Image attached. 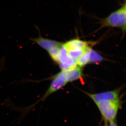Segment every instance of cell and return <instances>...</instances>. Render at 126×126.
<instances>
[{
  "instance_id": "cell-9",
  "label": "cell",
  "mask_w": 126,
  "mask_h": 126,
  "mask_svg": "<svg viewBox=\"0 0 126 126\" xmlns=\"http://www.w3.org/2000/svg\"><path fill=\"white\" fill-rule=\"evenodd\" d=\"M61 46L59 47H55V48H52L49 51H47L49 56H50V58L53 60V61L58 64L60 50V47Z\"/></svg>"
},
{
  "instance_id": "cell-4",
  "label": "cell",
  "mask_w": 126,
  "mask_h": 126,
  "mask_svg": "<svg viewBox=\"0 0 126 126\" xmlns=\"http://www.w3.org/2000/svg\"><path fill=\"white\" fill-rule=\"evenodd\" d=\"M59 64L62 71L70 69L77 65V60L72 58L69 55L63 45L60 47V50Z\"/></svg>"
},
{
  "instance_id": "cell-3",
  "label": "cell",
  "mask_w": 126,
  "mask_h": 126,
  "mask_svg": "<svg viewBox=\"0 0 126 126\" xmlns=\"http://www.w3.org/2000/svg\"><path fill=\"white\" fill-rule=\"evenodd\" d=\"M121 89L107 91L96 94H91L83 92L93 101L95 104L99 102L104 101H113L120 99Z\"/></svg>"
},
{
  "instance_id": "cell-8",
  "label": "cell",
  "mask_w": 126,
  "mask_h": 126,
  "mask_svg": "<svg viewBox=\"0 0 126 126\" xmlns=\"http://www.w3.org/2000/svg\"><path fill=\"white\" fill-rule=\"evenodd\" d=\"M92 49L90 47H88L83 54L77 60L78 66L81 68L82 67L89 63Z\"/></svg>"
},
{
  "instance_id": "cell-12",
  "label": "cell",
  "mask_w": 126,
  "mask_h": 126,
  "mask_svg": "<svg viewBox=\"0 0 126 126\" xmlns=\"http://www.w3.org/2000/svg\"><path fill=\"white\" fill-rule=\"evenodd\" d=\"M109 122V125H108V126H118L116 122L115 121V120L111 121Z\"/></svg>"
},
{
  "instance_id": "cell-1",
  "label": "cell",
  "mask_w": 126,
  "mask_h": 126,
  "mask_svg": "<svg viewBox=\"0 0 126 126\" xmlns=\"http://www.w3.org/2000/svg\"><path fill=\"white\" fill-rule=\"evenodd\" d=\"M126 0L122 6L113 12L107 17L100 19L99 29L106 27L120 28L124 32L126 30Z\"/></svg>"
},
{
  "instance_id": "cell-6",
  "label": "cell",
  "mask_w": 126,
  "mask_h": 126,
  "mask_svg": "<svg viewBox=\"0 0 126 126\" xmlns=\"http://www.w3.org/2000/svg\"><path fill=\"white\" fill-rule=\"evenodd\" d=\"M36 29L38 31L39 36L35 38H31V40L39 46L43 48L48 51L55 47H59L63 45V43L58 42L55 41L44 38L41 35L40 31L38 27L35 26Z\"/></svg>"
},
{
  "instance_id": "cell-11",
  "label": "cell",
  "mask_w": 126,
  "mask_h": 126,
  "mask_svg": "<svg viewBox=\"0 0 126 126\" xmlns=\"http://www.w3.org/2000/svg\"><path fill=\"white\" fill-rule=\"evenodd\" d=\"M103 60V58L99 54L92 49L90 54L89 63H97L101 62Z\"/></svg>"
},
{
  "instance_id": "cell-7",
  "label": "cell",
  "mask_w": 126,
  "mask_h": 126,
  "mask_svg": "<svg viewBox=\"0 0 126 126\" xmlns=\"http://www.w3.org/2000/svg\"><path fill=\"white\" fill-rule=\"evenodd\" d=\"M67 51L73 50L85 49L89 47L88 42L79 39H74L69 41L63 44Z\"/></svg>"
},
{
  "instance_id": "cell-2",
  "label": "cell",
  "mask_w": 126,
  "mask_h": 126,
  "mask_svg": "<svg viewBox=\"0 0 126 126\" xmlns=\"http://www.w3.org/2000/svg\"><path fill=\"white\" fill-rule=\"evenodd\" d=\"M96 104L104 122L108 123L115 120L118 110L121 107L122 103L119 99L113 101H102Z\"/></svg>"
},
{
  "instance_id": "cell-5",
  "label": "cell",
  "mask_w": 126,
  "mask_h": 126,
  "mask_svg": "<svg viewBox=\"0 0 126 126\" xmlns=\"http://www.w3.org/2000/svg\"><path fill=\"white\" fill-rule=\"evenodd\" d=\"M56 75L62 80L68 83L81 78L82 75V70L81 68L77 65L70 69L61 71Z\"/></svg>"
},
{
  "instance_id": "cell-10",
  "label": "cell",
  "mask_w": 126,
  "mask_h": 126,
  "mask_svg": "<svg viewBox=\"0 0 126 126\" xmlns=\"http://www.w3.org/2000/svg\"><path fill=\"white\" fill-rule=\"evenodd\" d=\"M73 50H68V54L70 57L74 60H77L82 55L85 50L87 49Z\"/></svg>"
},
{
  "instance_id": "cell-13",
  "label": "cell",
  "mask_w": 126,
  "mask_h": 126,
  "mask_svg": "<svg viewBox=\"0 0 126 126\" xmlns=\"http://www.w3.org/2000/svg\"><path fill=\"white\" fill-rule=\"evenodd\" d=\"M103 126H108V123L107 122H104V124Z\"/></svg>"
}]
</instances>
